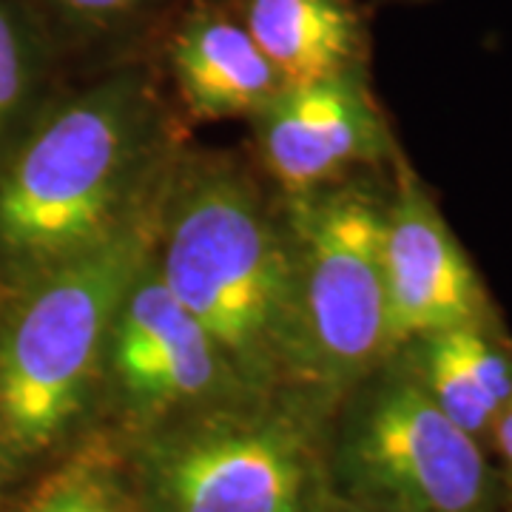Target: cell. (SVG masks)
Here are the masks:
<instances>
[{"instance_id": "6da1fadb", "label": "cell", "mask_w": 512, "mask_h": 512, "mask_svg": "<svg viewBox=\"0 0 512 512\" xmlns=\"http://www.w3.org/2000/svg\"><path fill=\"white\" fill-rule=\"evenodd\" d=\"M157 268L239 382L262 384L302 365L296 265L242 180L211 174L185 191Z\"/></svg>"}, {"instance_id": "7a4b0ae2", "label": "cell", "mask_w": 512, "mask_h": 512, "mask_svg": "<svg viewBox=\"0 0 512 512\" xmlns=\"http://www.w3.org/2000/svg\"><path fill=\"white\" fill-rule=\"evenodd\" d=\"M157 242V217L137 211L66 256L9 319L0 339V421L20 450H40L86 402L111 325Z\"/></svg>"}, {"instance_id": "3957f363", "label": "cell", "mask_w": 512, "mask_h": 512, "mask_svg": "<svg viewBox=\"0 0 512 512\" xmlns=\"http://www.w3.org/2000/svg\"><path fill=\"white\" fill-rule=\"evenodd\" d=\"M143 131V89L117 74L77 97L29 140L0 180V248L60 262L120 222Z\"/></svg>"}, {"instance_id": "277c9868", "label": "cell", "mask_w": 512, "mask_h": 512, "mask_svg": "<svg viewBox=\"0 0 512 512\" xmlns=\"http://www.w3.org/2000/svg\"><path fill=\"white\" fill-rule=\"evenodd\" d=\"M382 242L384 211L367 194L339 191L305 214L296 265L302 362L322 379H356L390 350Z\"/></svg>"}, {"instance_id": "5b68a950", "label": "cell", "mask_w": 512, "mask_h": 512, "mask_svg": "<svg viewBox=\"0 0 512 512\" xmlns=\"http://www.w3.org/2000/svg\"><path fill=\"white\" fill-rule=\"evenodd\" d=\"M345 464L359 490L396 512H487L493 473L476 436L450 421L419 376L376 387L350 421Z\"/></svg>"}, {"instance_id": "8992f818", "label": "cell", "mask_w": 512, "mask_h": 512, "mask_svg": "<svg viewBox=\"0 0 512 512\" xmlns=\"http://www.w3.org/2000/svg\"><path fill=\"white\" fill-rule=\"evenodd\" d=\"M148 495L154 512H311V450L285 419L214 416L151 447Z\"/></svg>"}, {"instance_id": "52a82bcc", "label": "cell", "mask_w": 512, "mask_h": 512, "mask_svg": "<svg viewBox=\"0 0 512 512\" xmlns=\"http://www.w3.org/2000/svg\"><path fill=\"white\" fill-rule=\"evenodd\" d=\"M384 299L390 350L433 333L481 325L484 291L436 205L404 180L384 211Z\"/></svg>"}, {"instance_id": "ba28073f", "label": "cell", "mask_w": 512, "mask_h": 512, "mask_svg": "<svg viewBox=\"0 0 512 512\" xmlns=\"http://www.w3.org/2000/svg\"><path fill=\"white\" fill-rule=\"evenodd\" d=\"M151 262L134 279L111 325L106 353L117 382L140 404L191 402L217 393L237 376Z\"/></svg>"}, {"instance_id": "9c48e42d", "label": "cell", "mask_w": 512, "mask_h": 512, "mask_svg": "<svg viewBox=\"0 0 512 512\" xmlns=\"http://www.w3.org/2000/svg\"><path fill=\"white\" fill-rule=\"evenodd\" d=\"M259 114L265 160L299 194L379 148L376 114L356 72L282 89Z\"/></svg>"}, {"instance_id": "30bf717a", "label": "cell", "mask_w": 512, "mask_h": 512, "mask_svg": "<svg viewBox=\"0 0 512 512\" xmlns=\"http://www.w3.org/2000/svg\"><path fill=\"white\" fill-rule=\"evenodd\" d=\"M171 72L200 120L259 114L285 89L248 29L214 15L185 20L171 43Z\"/></svg>"}, {"instance_id": "8fae6325", "label": "cell", "mask_w": 512, "mask_h": 512, "mask_svg": "<svg viewBox=\"0 0 512 512\" xmlns=\"http://www.w3.org/2000/svg\"><path fill=\"white\" fill-rule=\"evenodd\" d=\"M242 26L285 89L356 72L365 55V23L350 0H245Z\"/></svg>"}, {"instance_id": "7c38bea8", "label": "cell", "mask_w": 512, "mask_h": 512, "mask_svg": "<svg viewBox=\"0 0 512 512\" xmlns=\"http://www.w3.org/2000/svg\"><path fill=\"white\" fill-rule=\"evenodd\" d=\"M419 382L441 413L470 436L493 430L512 402V359L481 330L456 328L419 339Z\"/></svg>"}, {"instance_id": "4fadbf2b", "label": "cell", "mask_w": 512, "mask_h": 512, "mask_svg": "<svg viewBox=\"0 0 512 512\" xmlns=\"http://www.w3.org/2000/svg\"><path fill=\"white\" fill-rule=\"evenodd\" d=\"M40 46L32 23L15 0H0V131L9 126L32 92Z\"/></svg>"}, {"instance_id": "5bb4252c", "label": "cell", "mask_w": 512, "mask_h": 512, "mask_svg": "<svg viewBox=\"0 0 512 512\" xmlns=\"http://www.w3.org/2000/svg\"><path fill=\"white\" fill-rule=\"evenodd\" d=\"M29 512H126L109 478L92 467L72 470L37 498Z\"/></svg>"}, {"instance_id": "9a60e30c", "label": "cell", "mask_w": 512, "mask_h": 512, "mask_svg": "<svg viewBox=\"0 0 512 512\" xmlns=\"http://www.w3.org/2000/svg\"><path fill=\"white\" fill-rule=\"evenodd\" d=\"M46 3H52L57 12L72 23L100 29V26L123 23L131 15L143 12L154 0H46Z\"/></svg>"}, {"instance_id": "2e32d148", "label": "cell", "mask_w": 512, "mask_h": 512, "mask_svg": "<svg viewBox=\"0 0 512 512\" xmlns=\"http://www.w3.org/2000/svg\"><path fill=\"white\" fill-rule=\"evenodd\" d=\"M493 436L495 444H498V450H501V456H504V461L510 464L512 470V402L493 424Z\"/></svg>"}, {"instance_id": "e0dca14e", "label": "cell", "mask_w": 512, "mask_h": 512, "mask_svg": "<svg viewBox=\"0 0 512 512\" xmlns=\"http://www.w3.org/2000/svg\"><path fill=\"white\" fill-rule=\"evenodd\" d=\"M367 512H396V510H384V507H376V510H367Z\"/></svg>"}]
</instances>
